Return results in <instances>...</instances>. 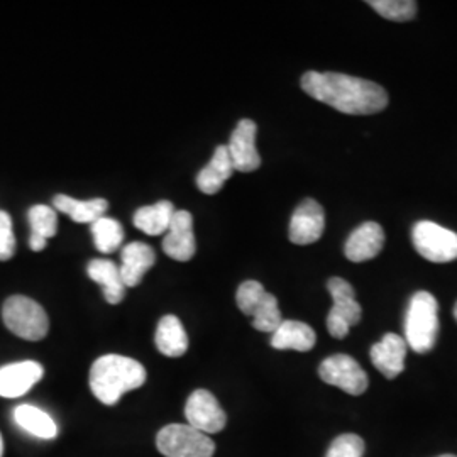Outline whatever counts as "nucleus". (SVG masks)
<instances>
[{"label": "nucleus", "mask_w": 457, "mask_h": 457, "mask_svg": "<svg viewBox=\"0 0 457 457\" xmlns=\"http://www.w3.org/2000/svg\"><path fill=\"white\" fill-rule=\"evenodd\" d=\"M317 336L309 324L298 320H283L271 336V345L278 351H300L307 353L315 345Z\"/></svg>", "instance_id": "obj_19"}, {"label": "nucleus", "mask_w": 457, "mask_h": 457, "mask_svg": "<svg viewBox=\"0 0 457 457\" xmlns=\"http://www.w3.org/2000/svg\"><path fill=\"white\" fill-rule=\"evenodd\" d=\"M29 226L31 236L48 241L49 237L56 236L58 230L56 211H53L48 205H34L29 211Z\"/></svg>", "instance_id": "obj_26"}, {"label": "nucleus", "mask_w": 457, "mask_h": 457, "mask_svg": "<svg viewBox=\"0 0 457 457\" xmlns=\"http://www.w3.org/2000/svg\"><path fill=\"white\" fill-rule=\"evenodd\" d=\"M14 419L21 428L29 432L34 437L51 441L58 436V427L46 411L33 405H19L14 410Z\"/></svg>", "instance_id": "obj_24"}, {"label": "nucleus", "mask_w": 457, "mask_h": 457, "mask_svg": "<svg viewBox=\"0 0 457 457\" xmlns=\"http://www.w3.org/2000/svg\"><path fill=\"white\" fill-rule=\"evenodd\" d=\"M53 204L56 211L70 215L79 224H94L100 217H104L109 209V204L104 198L75 200L68 195H56Z\"/></svg>", "instance_id": "obj_22"}, {"label": "nucleus", "mask_w": 457, "mask_h": 457, "mask_svg": "<svg viewBox=\"0 0 457 457\" xmlns=\"http://www.w3.org/2000/svg\"><path fill=\"white\" fill-rule=\"evenodd\" d=\"M302 88L343 114H376L388 105V96L381 85L344 73L307 71L302 77Z\"/></svg>", "instance_id": "obj_1"}, {"label": "nucleus", "mask_w": 457, "mask_h": 457, "mask_svg": "<svg viewBox=\"0 0 457 457\" xmlns=\"http://www.w3.org/2000/svg\"><path fill=\"white\" fill-rule=\"evenodd\" d=\"M327 290L334 300V305L327 315L328 334L336 339H344L351 327L360 324L361 305L356 300V292L349 281L343 278H330L327 281Z\"/></svg>", "instance_id": "obj_7"}, {"label": "nucleus", "mask_w": 457, "mask_h": 457, "mask_svg": "<svg viewBox=\"0 0 457 457\" xmlns=\"http://www.w3.org/2000/svg\"><path fill=\"white\" fill-rule=\"evenodd\" d=\"M454 319H456V320H457V303H456V307H454Z\"/></svg>", "instance_id": "obj_32"}, {"label": "nucleus", "mask_w": 457, "mask_h": 457, "mask_svg": "<svg viewBox=\"0 0 457 457\" xmlns=\"http://www.w3.org/2000/svg\"><path fill=\"white\" fill-rule=\"evenodd\" d=\"M87 273L102 287L107 303L117 305L126 296V287L122 283L119 266L109 260H92L87 266Z\"/></svg>", "instance_id": "obj_20"}, {"label": "nucleus", "mask_w": 457, "mask_h": 457, "mask_svg": "<svg viewBox=\"0 0 457 457\" xmlns=\"http://www.w3.org/2000/svg\"><path fill=\"white\" fill-rule=\"evenodd\" d=\"M158 451L164 457H212V439L190 425H166L156 437Z\"/></svg>", "instance_id": "obj_6"}, {"label": "nucleus", "mask_w": 457, "mask_h": 457, "mask_svg": "<svg viewBox=\"0 0 457 457\" xmlns=\"http://www.w3.org/2000/svg\"><path fill=\"white\" fill-rule=\"evenodd\" d=\"M46 245H48V241H45V239H41V237H36V236L29 237V245H31V249L36 251V253L43 251V249L46 247Z\"/></svg>", "instance_id": "obj_30"}, {"label": "nucleus", "mask_w": 457, "mask_h": 457, "mask_svg": "<svg viewBox=\"0 0 457 457\" xmlns=\"http://www.w3.org/2000/svg\"><path fill=\"white\" fill-rule=\"evenodd\" d=\"M439 457H457V456H453V454H444V456H439Z\"/></svg>", "instance_id": "obj_33"}, {"label": "nucleus", "mask_w": 457, "mask_h": 457, "mask_svg": "<svg viewBox=\"0 0 457 457\" xmlns=\"http://www.w3.org/2000/svg\"><path fill=\"white\" fill-rule=\"evenodd\" d=\"M16 253V237L11 215L0 211V262H7Z\"/></svg>", "instance_id": "obj_29"}, {"label": "nucleus", "mask_w": 457, "mask_h": 457, "mask_svg": "<svg viewBox=\"0 0 457 457\" xmlns=\"http://www.w3.org/2000/svg\"><path fill=\"white\" fill-rule=\"evenodd\" d=\"M45 370L36 361H22L0 368V396L19 398L43 378Z\"/></svg>", "instance_id": "obj_14"}, {"label": "nucleus", "mask_w": 457, "mask_h": 457, "mask_svg": "<svg viewBox=\"0 0 457 457\" xmlns=\"http://www.w3.org/2000/svg\"><path fill=\"white\" fill-rule=\"evenodd\" d=\"M4 456V441H2V436H0V457Z\"/></svg>", "instance_id": "obj_31"}, {"label": "nucleus", "mask_w": 457, "mask_h": 457, "mask_svg": "<svg viewBox=\"0 0 457 457\" xmlns=\"http://www.w3.org/2000/svg\"><path fill=\"white\" fill-rule=\"evenodd\" d=\"M319 376L327 385L337 386L353 396L362 395L368 390V375L358 361L345 354H336L322 361Z\"/></svg>", "instance_id": "obj_9"}, {"label": "nucleus", "mask_w": 457, "mask_h": 457, "mask_svg": "<svg viewBox=\"0 0 457 457\" xmlns=\"http://www.w3.org/2000/svg\"><path fill=\"white\" fill-rule=\"evenodd\" d=\"M258 126L251 119H243L230 136L228 149L234 170L251 173L262 166V156L256 147Z\"/></svg>", "instance_id": "obj_11"}, {"label": "nucleus", "mask_w": 457, "mask_h": 457, "mask_svg": "<svg viewBox=\"0 0 457 457\" xmlns=\"http://www.w3.org/2000/svg\"><path fill=\"white\" fill-rule=\"evenodd\" d=\"M417 253L427 262H451L457 260V234L430 220H420L411 230Z\"/></svg>", "instance_id": "obj_8"}, {"label": "nucleus", "mask_w": 457, "mask_h": 457, "mask_svg": "<svg viewBox=\"0 0 457 457\" xmlns=\"http://www.w3.org/2000/svg\"><path fill=\"white\" fill-rule=\"evenodd\" d=\"M154 343L160 349V353L168 358H180L187 353L188 336L185 332V327L181 326L179 317L164 315L156 328Z\"/></svg>", "instance_id": "obj_21"}, {"label": "nucleus", "mask_w": 457, "mask_h": 457, "mask_svg": "<svg viewBox=\"0 0 457 457\" xmlns=\"http://www.w3.org/2000/svg\"><path fill=\"white\" fill-rule=\"evenodd\" d=\"M368 4L378 14L396 22H405L417 14V4L413 0H370Z\"/></svg>", "instance_id": "obj_27"}, {"label": "nucleus", "mask_w": 457, "mask_h": 457, "mask_svg": "<svg viewBox=\"0 0 457 457\" xmlns=\"http://www.w3.org/2000/svg\"><path fill=\"white\" fill-rule=\"evenodd\" d=\"M236 302L243 313L253 317V327L260 332L273 334L283 322L277 296L268 294L260 281H245L237 288Z\"/></svg>", "instance_id": "obj_5"}, {"label": "nucleus", "mask_w": 457, "mask_h": 457, "mask_svg": "<svg viewBox=\"0 0 457 457\" xmlns=\"http://www.w3.org/2000/svg\"><path fill=\"white\" fill-rule=\"evenodd\" d=\"M385 245V230L376 222H364L354 228L344 245V254L349 262H370Z\"/></svg>", "instance_id": "obj_15"}, {"label": "nucleus", "mask_w": 457, "mask_h": 457, "mask_svg": "<svg viewBox=\"0 0 457 457\" xmlns=\"http://www.w3.org/2000/svg\"><path fill=\"white\" fill-rule=\"evenodd\" d=\"M163 251L175 262H190L195 256L194 217L187 211H175L163 239Z\"/></svg>", "instance_id": "obj_13"}, {"label": "nucleus", "mask_w": 457, "mask_h": 457, "mask_svg": "<svg viewBox=\"0 0 457 457\" xmlns=\"http://www.w3.org/2000/svg\"><path fill=\"white\" fill-rule=\"evenodd\" d=\"M146 383V370L132 358L107 354L98 358L90 370V388L104 405H117L124 393Z\"/></svg>", "instance_id": "obj_2"}, {"label": "nucleus", "mask_w": 457, "mask_h": 457, "mask_svg": "<svg viewBox=\"0 0 457 457\" xmlns=\"http://www.w3.org/2000/svg\"><path fill=\"white\" fill-rule=\"evenodd\" d=\"M326 228V213L313 198L303 200L295 209L290 220V241L294 245H307L317 243Z\"/></svg>", "instance_id": "obj_12"}, {"label": "nucleus", "mask_w": 457, "mask_h": 457, "mask_svg": "<svg viewBox=\"0 0 457 457\" xmlns=\"http://www.w3.org/2000/svg\"><path fill=\"white\" fill-rule=\"evenodd\" d=\"M439 334V305L434 295L417 292L410 298L405 317V343L415 353L425 354L434 349Z\"/></svg>", "instance_id": "obj_3"}, {"label": "nucleus", "mask_w": 457, "mask_h": 457, "mask_svg": "<svg viewBox=\"0 0 457 457\" xmlns=\"http://www.w3.org/2000/svg\"><path fill=\"white\" fill-rule=\"evenodd\" d=\"M364 441L356 434H344L330 444L326 457H362Z\"/></svg>", "instance_id": "obj_28"}, {"label": "nucleus", "mask_w": 457, "mask_h": 457, "mask_svg": "<svg viewBox=\"0 0 457 457\" xmlns=\"http://www.w3.org/2000/svg\"><path fill=\"white\" fill-rule=\"evenodd\" d=\"M2 319L12 334L26 341H41L48 334L46 312L37 302L22 295H14L5 300Z\"/></svg>", "instance_id": "obj_4"}, {"label": "nucleus", "mask_w": 457, "mask_h": 457, "mask_svg": "<svg viewBox=\"0 0 457 457\" xmlns=\"http://www.w3.org/2000/svg\"><path fill=\"white\" fill-rule=\"evenodd\" d=\"M234 171L236 170H234V164L228 156V145H220V146L215 147L211 163L205 164L202 168V171L198 173L196 187L200 188V192H204L207 195H213L224 187V183L232 177Z\"/></svg>", "instance_id": "obj_18"}, {"label": "nucleus", "mask_w": 457, "mask_h": 457, "mask_svg": "<svg viewBox=\"0 0 457 457\" xmlns=\"http://www.w3.org/2000/svg\"><path fill=\"white\" fill-rule=\"evenodd\" d=\"M92 234H94L96 247L100 253H105V254L114 253L124 239V228L120 226V222L105 215L92 224Z\"/></svg>", "instance_id": "obj_25"}, {"label": "nucleus", "mask_w": 457, "mask_h": 457, "mask_svg": "<svg viewBox=\"0 0 457 457\" xmlns=\"http://www.w3.org/2000/svg\"><path fill=\"white\" fill-rule=\"evenodd\" d=\"M185 417L190 427L204 434H217L228 424V415L217 398L207 390L192 393L185 405Z\"/></svg>", "instance_id": "obj_10"}, {"label": "nucleus", "mask_w": 457, "mask_h": 457, "mask_svg": "<svg viewBox=\"0 0 457 457\" xmlns=\"http://www.w3.org/2000/svg\"><path fill=\"white\" fill-rule=\"evenodd\" d=\"M120 262L122 264L119 266V271L122 283L126 288H132L137 287L143 281L147 270L153 268V264L156 262V254L151 245L145 243H131L122 249Z\"/></svg>", "instance_id": "obj_17"}, {"label": "nucleus", "mask_w": 457, "mask_h": 457, "mask_svg": "<svg viewBox=\"0 0 457 457\" xmlns=\"http://www.w3.org/2000/svg\"><path fill=\"white\" fill-rule=\"evenodd\" d=\"M407 347L409 345L403 337L388 332L379 343L371 347V362L381 375L393 379L405 370Z\"/></svg>", "instance_id": "obj_16"}, {"label": "nucleus", "mask_w": 457, "mask_h": 457, "mask_svg": "<svg viewBox=\"0 0 457 457\" xmlns=\"http://www.w3.org/2000/svg\"><path fill=\"white\" fill-rule=\"evenodd\" d=\"M173 213V204L168 200H162L158 204L141 207L134 213V226L147 236H162L170 228Z\"/></svg>", "instance_id": "obj_23"}]
</instances>
